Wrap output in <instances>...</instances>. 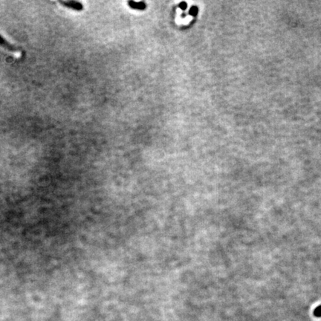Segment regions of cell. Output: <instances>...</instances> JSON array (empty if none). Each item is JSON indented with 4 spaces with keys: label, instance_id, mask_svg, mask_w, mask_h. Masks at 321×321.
<instances>
[{
    "label": "cell",
    "instance_id": "cell-2",
    "mask_svg": "<svg viewBox=\"0 0 321 321\" xmlns=\"http://www.w3.org/2000/svg\"><path fill=\"white\" fill-rule=\"evenodd\" d=\"M60 3L63 6L69 8L73 10H82L83 9V5L79 2L76 1H60Z\"/></svg>",
    "mask_w": 321,
    "mask_h": 321
},
{
    "label": "cell",
    "instance_id": "cell-3",
    "mask_svg": "<svg viewBox=\"0 0 321 321\" xmlns=\"http://www.w3.org/2000/svg\"><path fill=\"white\" fill-rule=\"evenodd\" d=\"M128 5L131 8L134 9V10H143L146 8V3L143 2H137L134 1H129Z\"/></svg>",
    "mask_w": 321,
    "mask_h": 321
},
{
    "label": "cell",
    "instance_id": "cell-6",
    "mask_svg": "<svg viewBox=\"0 0 321 321\" xmlns=\"http://www.w3.org/2000/svg\"><path fill=\"white\" fill-rule=\"evenodd\" d=\"M179 8L180 9H182V10H185L186 9H187V2H182L181 3H179Z\"/></svg>",
    "mask_w": 321,
    "mask_h": 321
},
{
    "label": "cell",
    "instance_id": "cell-4",
    "mask_svg": "<svg viewBox=\"0 0 321 321\" xmlns=\"http://www.w3.org/2000/svg\"><path fill=\"white\" fill-rule=\"evenodd\" d=\"M198 10H199V9H198V8H197V6L193 5V6H192L191 9H190L189 14L190 15L193 16V17H195V16L197 15V14H198Z\"/></svg>",
    "mask_w": 321,
    "mask_h": 321
},
{
    "label": "cell",
    "instance_id": "cell-1",
    "mask_svg": "<svg viewBox=\"0 0 321 321\" xmlns=\"http://www.w3.org/2000/svg\"><path fill=\"white\" fill-rule=\"evenodd\" d=\"M0 46L2 47L5 49L8 50V51H10V52H14L17 53L20 51V48L17 46H14V45L10 43L6 39L3 37V36L0 34Z\"/></svg>",
    "mask_w": 321,
    "mask_h": 321
},
{
    "label": "cell",
    "instance_id": "cell-5",
    "mask_svg": "<svg viewBox=\"0 0 321 321\" xmlns=\"http://www.w3.org/2000/svg\"><path fill=\"white\" fill-rule=\"evenodd\" d=\"M314 315L316 317H321V306L315 308V311H314Z\"/></svg>",
    "mask_w": 321,
    "mask_h": 321
}]
</instances>
